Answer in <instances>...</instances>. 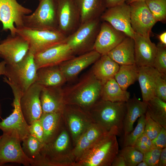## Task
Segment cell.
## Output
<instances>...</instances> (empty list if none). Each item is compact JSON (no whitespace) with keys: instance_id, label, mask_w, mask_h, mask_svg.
Wrapping results in <instances>:
<instances>
[{"instance_id":"23","label":"cell","mask_w":166,"mask_h":166,"mask_svg":"<svg viewBox=\"0 0 166 166\" xmlns=\"http://www.w3.org/2000/svg\"><path fill=\"white\" fill-rule=\"evenodd\" d=\"M160 73L154 67H139L137 81L140 88L143 101L147 102L155 96L156 77Z\"/></svg>"},{"instance_id":"39","label":"cell","mask_w":166,"mask_h":166,"mask_svg":"<svg viewBox=\"0 0 166 166\" xmlns=\"http://www.w3.org/2000/svg\"><path fill=\"white\" fill-rule=\"evenodd\" d=\"M144 115V132L150 139L152 140L157 136L162 126L152 119L147 111Z\"/></svg>"},{"instance_id":"47","label":"cell","mask_w":166,"mask_h":166,"mask_svg":"<svg viewBox=\"0 0 166 166\" xmlns=\"http://www.w3.org/2000/svg\"><path fill=\"white\" fill-rule=\"evenodd\" d=\"M128 0H104L106 8H109L125 2Z\"/></svg>"},{"instance_id":"34","label":"cell","mask_w":166,"mask_h":166,"mask_svg":"<svg viewBox=\"0 0 166 166\" xmlns=\"http://www.w3.org/2000/svg\"><path fill=\"white\" fill-rule=\"evenodd\" d=\"M119 153L124 157L127 166H136L142 161L143 153L133 146L124 147Z\"/></svg>"},{"instance_id":"37","label":"cell","mask_w":166,"mask_h":166,"mask_svg":"<svg viewBox=\"0 0 166 166\" xmlns=\"http://www.w3.org/2000/svg\"><path fill=\"white\" fill-rule=\"evenodd\" d=\"M156 46L153 67L160 73L166 75V45L160 42Z\"/></svg>"},{"instance_id":"14","label":"cell","mask_w":166,"mask_h":166,"mask_svg":"<svg viewBox=\"0 0 166 166\" xmlns=\"http://www.w3.org/2000/svg\"><path fill=\"white\" fill-rule=\"evenodd\" d=\"M21 142L16 136L3 133L0 140V165L8 163L31 165L32 161L24 153Z\"/></svg>"},{"instance_id":"22","label":"cell","mask_w":166,"mask_h":166,"mask_svg":"<svg viewBox=\"0 0 166 166\" xmlns=\"http://www.w3.org/2000/svg\"><path fill=\"white\" fill-rule=\"evenodd\" d=\"M61 87H42L40 99L43 113L62 112L65 104Z\"/></svg>"},{"instance_id":"24","label":"cell","mask_w":166,"mask_h":166,"mask_svg":"<svg viewBox=\"0 0 166 166\" xmlns=\"http://www.w3.org/2000/svg\"><path fill=\"white\" fill-rule=\"evenodd\" d=\"M125 103L126 111L123 128L124 136L133 130L135 121L138 117L145 114L147 109V102L140 101L135 94Z\"/></svg>"},{"instance_id":"46","label":"cell","mask_w":166,"mask_h":166,"mask_svg":"<svg viewBox=\"0 0 166 166\" xmlns=\"http://www.w3.org/2000/svg\"><path fill=\"white\" fill-rule=\"evenodd\" d=\"M112 166H127L123 156L118 152L114 158L112 163Z\"/></svg>"},{"instance_id":"12","label":"cell","mask_w":166,"mask_h":166,"mask_svg":"<svg viewBox=\"0 0 166 166\" xmlns=\"http://www.w3.org/2000/svg\"><path fill=\"white\" fill-rule=\"evenodd\" d=\"M58 30L66 37L80 25L79 12L73 0H55Z\"/></svg>"},{"instance_id":"21","label":"cell","mask_w":166,"mask_h":166,"mask_svg":"<svg viewBox=\"0 0 166 166\" xmlns=\"http://www.w3.org/2000/svg\"><path fill=\"white\" fill-rule=\"evenodd\" d=\"M133 39L135 64L139 67H153L157 50L156 45L151 42L150 37L144 36L135 32Z\"/></svg>"},{"instance_id":"9","label":"cell","mask_w":166,"mask_h":166,"mask_svg":"<svg viewBox=\"0 0 166 166\" xmlns=\"http://www.w3.org/2000/svg\"><path fill=\"white\" fill-rule=\"evenodd\" d=\"M34 11L23 18L24 26L28 28L40 29H58L55 0H39Z\"/></svg>"},{"instance_id":"41","label":"cell","mask_w":166,"mask_h":166,"mask_svg":"<svg viewBox=\"0 0 166 166\" xmlns=\"http://www.w3.org/2000/svg\"><path fill=\"white\" fill-rule=\"evenodd\" d=\"M155 96L166 102V75L160 73L157 76L156 82Z\"/></svg>"},{"instance_id":"6","label":"cell","mask_w":166,"mask_h":166,"mask_svg":"<svg viewBox=\"0 0 166 166\" xmlns=\"http://www.w3.org/2000/svg\"><path fill=\"white\" fill-rule=\"evenodd\" d=\"M16 34L28 42L29 52L34 55L49 48L65 42L66 36L58 29H36L23 26L17 28Z\"/></svg>"},{"instance_id":"42","label":"cell","mask_w":166,"mask_h":166,"mask_svg":"<svg viewBox=\"0 0 166 166\" xmlns=\"http://www.w3.org/2000/svg\"><path fill=\"white\" fill-rule=\"evenodd\" d=\"M162 149L153 148L143 154V160L144 161L148 166H158Z\"/></svg>"},{"instance_id":"18","label":"cell","mask_w":166,"mask_h":166,"mask_svg":"<svg viewBox=\"0 0 166 166\" xmlns=\"http://www.w3.org/2000/svg\"><path fill=\"white\" fill-rule=\"evenodd\" d=\"M101 55L93 50L75 56L58 65L66 81H71L75 79L82 71L94 63Z\"/></svg>"},{"instance_id":"36","label":"cell","mask_w":166,"mask_h":166,"mask_svg":"<svg viewBox=\"0 0 166 166\" xmlns=\"http://www.w3.org/2000/svg\"><path fill=\"white\" fill-rule=\"evenodd\" d=\"M144 115L140 117L134 129L128 134L124 136V147L127 146H133L138 139L144 132L145 127Z\"/></svg>"},{"instance_id":"11","label":"cell","mask_w":166,"mask_h":166,"mask_svg":"<svg viewBox=\"0 0 166 166\" xmlns=\"http://www.w3.org/2000/svg\"><path fill=\"white\" fill-rule=\"evenodd\" d=\"M32 12L31 10L22 6L16 0H0V21L2 24L3 30H9L10 34L15 35L16 28L24 26V16Z\"/></svg>"},{"instance_id":"45","label":"cell","mask_w":166,"mask_h":166,"mask_svg":"<svg viewBox=\"0 0 166 166\" xmlns=\"http://www.w3.org/2000/svg\"><path fill=\"white\" fill-rule=\"evenodd\" d=\"M153 148L162 149L166 147V128L162 127L156 137L152 140Z\"/></svg>"},{"instance_id":"53","label":"cell","mask_w":166,"mask_h":166,"mask_svg":"<svg viewBox=\"0 0 166 166\" xmlns=\"http://www.w3.org/2000/svg\"><path fill=\"white\" fill-rule=\"evenodd\" d=\"M2 113L1 105L0 102V118H1Z\"/></svg>"},{"instance_id":"54","label":"cell","mask_w":166,"mask_h":166,"mask_svg":"<svg viewBox=\"0 0 166 166\" xmlns=\"http://www.w3.org/2000/svg\"><path fill=\"white\" fill-rule=\"evenodd\" d=\"M1 137H2V135L0 136V140L1 138Z\"/></svg>"},{"instance_id":"52","label":"cell","mask_w":166,"mask_h":166,"mask_svg":"<svg viewBox=\"0 0 166 166\" xmlns=\"http://www.w3.org/2000/svg\"><path fill=\"white\" fill-rule=\"evenodd\" d=\"M137 166H148L147 164L144 161L142 160L137 165Z\"/></svg>"},{"instance_id":"8","label":"cell","mask_w":166,"mask_h":166,"mask_svg":"<svg viewBox=\"0 0 166 166\" xmlns=\"http://www.w3.org/2000/svg\"><path fill=\"white\" fill-rule=\"evenodd\" d=\"M8 85L12 89L14 97V109L11 114L0 121V129L3 133L16 136L22 141L30 135L29 125L23 116L20 106V100L22 94L14 85Z\"/></svg>"},{"instance_id":"1","label":"cell","mask_w":166,"mask_h":166,"mask_svg":"<svg viewBox=\"0 0 166 166\" xmlns=\"http://www.w3.org/2000/svg\"><path fill=\"white\" fill-rule=\"evenodd\" d=\"M102 86L91 70L75 84L62 88L64 103L87 110L100 99Z\"/></svg>"},{"instance_id":"51","label":"cell","mask_w":166,"mask_h":166,"mask_svg":"<svg viewBox=\"0 0 166 166\" xmlns=\"http://www.w3.org/2000/svg\"><path fill=\"white\" fill-rule=\"evenodd\" d=\"M146 0H128L126 2V3L128 5H129L130 4L135 2L138 1H144Z\"/></svg>"},{"instance_id":"40","label":"cell","mask_w":166,"mask_h":166,"mask_svg":"<svg viewBox=\"0 0 166 166\" xmlns=\"http://www.w3.org/2000/svg\"><path fill=\"white\" fill-rule=\"evenodd\" d=\"M92 145L87 139L85 132L78 140L73 149V154L76 161Z\"/></svg>"},{"instance_id":"19","label":"cell","mask_w":166,"mask_h":166,"mask_svg":"<svg viewBox=\"0 0 166 166\" xmlns=\"http://www.w3.org/2000/svg\"><path fill=\"white\" fill-rule=\"evenodd\" d=\"M75 56L68 45L63 43L34 55L38 69L44 67L58 65Z\"/></svg>"},{"instance_id":"4","label":"cell","mask_w":166,"mask_h":166,"mask_svg":"<svg viewBox=\"0 0 166 166\" xmlns=\"http://www.w3.org/2000/svg\"><path fill=\"white\" fill-rule=\"evenodd\" d=\"M119 152L116 136L108 132L93 144L76 161L74 166H110Z\"/></svg>"},{"instance_id":"31","label":"cell","mask_w":166,"mask_h":166,"mask_svg":"<svg viewBox=\"0 0 166 166\" xmlns=\"http://www.w3.org/2000/svg\"><path fill=\"white\" fill-rule=\"evenodd\" d=\"M138 69L136 64L121 65L114 78L122 89L126 90L137 81Z\"/></svg>"},{"instance_id":"10","label":"cell","mask_w":166,"mask_h":166,"mask_svg":"<svg viewBox=\"0 0 166 166\" xmlns=\"http://www.w3.org/2000/svg\"><path fill=\"white\" fill-rule=\"evenodd\" d=\"M62 113L63 121L69 130L74 146L94 122L87 110L76 105H65Z\"/></svg>"},{"instance_id":"55","label":"cell","mask_w":166,"mask_h":166,"mask_svg":"<svg viewBox=\"0 0 166 166\" xmlns=\"http://www.w3.org/2000/svg\"></svg>"},{"instance_id":"7","label":"cell","mask_w":166,"mask_h":166,"mask_svg":"<svg viewBox=\"0 0 166 166\" xmlns=\"http://www.w3.org/2000/svg\"><path fill=\"white\" fill-rule=\"evenodd\" d=\"M100 18L80 24L73 33L66 37L65 43L75 55L93 50L94 45L101 25Z\"/></svg>"},{"instance_id":"20","label":"cell","mask_w":166,"mask_h":166,"mask_svg":"<svg viewBox=\"0 0 166 166\" xmlns=\"http://www.w3.org/2000/svg\"><path fill=\"white\" fill-rule=\"evenodd\" d=\"M121 33L107 22H104L100 25L93 50L101 55L107 54L124 38Z\"/></svg>"},{"instance_id":"48","label":"cell","mask_w":166,"mask_h":166,"mask_svg":"<svg viewBox=\"0 0 166 166\" xmlns=\"http://www.w3.org/2000/svg\"><path fill=\"white\" fill-rule=\"evenodd\" d=\"M166 166V147L162 149L159 159L158 166Z\"/></svg>"},{"instance_id":"17","label":"cell","mask_w":166,"mask_h":166,"mask_svg":"<svg viewBox=\"0 0 166 166\" xmlns=\"http://www.w3.org/2000/svg\"><path fill=\"white\" fill-rule=\"evenodd\" d=\"M42 87L36 83L24 93L20 100L23 116L29 125L40 119L43 113L40 99Z\"/></svg>"},{"instance_id":"2","label":"cell","mask_w":166,"mask_h":166,"mask_svg":"<svg viewBox=\"0 0 166 166\" xmlns=\"http://www.w3.org/2000/svg\"><path fill=\"white\" fill-rule=\"evenodd\" d=\"M126 102H112L101 99L88 110L94 123L108 132L117 136L123 133V122L126 108Z\"/></svg>"},{"instance_id":"38","label":"cell","mask_w":166,"mask_h":166,"mask_svg":"<svg viewBox=\"0 0 166 166\" xmlns=\"http://www.w3.org/2000/svg\"><path fill=\"white\" fill-rule=\"evenodd\" d=\"M108 132L102 126L94 122L87 128L85 133L87 139L92 145Z\"/></svg>"},{"instance_id":"26","label":"cell","mask_w":166,"mask_h":166,"mask_svg":"<svg viewBox=\"0 0 166 166\" xmlns=\"http://www.w3.org/2000/svg\"><path fill=\"white\" fill-rule=\"evenodd\" d=\"M79 12L80 24L99 18L106 8L104 0H73Z\"/></svg>"},{"instance_id":"44","label":"cell","mask_w":166,"mask_h":166,"mask_svg":"<svg viewBox=\"0 0 166 166\" xmlns=\"http://www.w3.org/2000/svg\"><path fill=\"white\" fill-rule=\"evenodd\" d=\"M29 127L30 134L44 144V131L39 120L33 121L29 125Z\"/></svg>"},{"instance_id":"13","label":"cell","mask_w":166,"mask_h":166,"mask_svg":"<svg viewBox=\"0 0 166 166\" xmlns=\"http://www.w3.org/2000/svg\"><path fill=\"white\" fill-rule=\"evenodd\" d=\"M29 51L28 42L19 34H9L0 41V57L6 65H12L19 62Z\"/></svg>"},{"instance_id":"43","label":"cell","mask_w":166,"mask_h":166,"mask_svg":"<svg viewBox=\"0 0 166 166\" xmlns=\"http://www.w3.org/2000/svg\"><path fill=\"white\" fill-rule=\"evenodd\" d=\"M133 146L143 154L153 148L152 140L144 132L137 140Z\"/></svg>"},{"instance_id":"33","label":"cell","mask_w":166,"mask_h":166,"mask_svg":"<svg viewBox=\"0 0 166 166\" xmlns=\"http://www.w3.org/2000/svg\"><path fill=\"white\" fill-rule=\"evenodd\" d=\"M147 105V111L151 118L166 128V102L155 96Z\"/></svg>"},{"instance_id":"15","label":"cell","mask_w":166,"mask_h":166,"mask_svg":"<svg viewBox=\"0 0 166 166\" xmlns=\"http://www.w3.org/2000/svg\"><path fill=\"white\" fill-rule=\"evenodd\" d=\"M100 18L116 30L134 39V32L131 23L130 7L126 2L108 8Z\"/></svg>"},{"instance_id":"5","label":"cell","mask_w":166,"mask_h":166,"mask_svg":"<svg viewBox=\"0 0 166 166\" xmlns=\"http://www.w3.org/2000/svg\"><path fill=\"white\" fill-rule=\"evenodd\" d=\"M37 70L34 55L29 52L19 62L6 65L3 81L15 86L23 94L35 83Z\"/></svg>"},{"instance_id":"3","label":"cell","mask_w":166,"mask_h":166,"mask_svg":"<svg viewBox=\"0 0 166 166\" xmlns=\"http://www.w3.org/2000/svg\"><path fill=\"white\" fill-rule=\"evenodd\" d=\"M73 148L69 134L62 126L54 139L44 144L38 166H74Z\"/></svg>"},{"instance_id":"32","label":"cell","mask_w":166,"mask_h":166,"mask_svg":"<svg viewBox=\"0 0 166 166\" xmlns=\"http://www.w3.org/2000/svg\"><path fill=\"white\" fill-rule=\"evenodd\" d=\"M22 141V149L26 156L31 161V165L38 166L41 158V150L44 144L30 134Z\"/></svg>"},{"instance_id":"35","label":"cell","mask_w":166,"mask_h":166,"mask_svg":"<svg viewBox=\"0 0 166 166\" xmlns=\"http://www.w3.org/2000/svg\"><path fill=\"white\" fill-rule=\"evenodd\" d=\"M145 2L156 22L165 21L166 0H146Z\"/></svg>"},{"instance_id":"49","label":"cell","mask_w":166,"mask_h":166,"mask_svg":"<svg viewBox=\"0 0 166 166\" xmlns=\"http://www.w3.org/2000/svg\"><path fill=\"white\" fill-rule=\"evenodd\" d=\"M6 65V63L3 60L0 62V76L4 75Z\"/></svg>"},{"instance_id":"27","label":"cell","mask_w":166,"mask_h":166,"mask_svg":"<svg viewBox=\"0 0 166 166\" xmlns=\"http://www.w3.org/2000/svg\"><path fill=\"white\" fill-rule=\"evenodd\" d=\"M66 81L59 65L44 67L38 69L35 83L42 87L62 86Z\"/></svg>"},{"instance_id":"50","label":"cell","mask_w":166,"mask_h":166,"mask_svg":"<svg viewBox=\"0 0 166 166\" xmlns=\"http://www.w3.org/2000/svg\"><path fill=\"white\" fill-rule=\"evenodd\" d=\"M160 42L166 45V32H164L161 34L159 37Z\"/></svg>"},{"instance_id":"30","label":"cell","mask_w":166,"mask_h":166,"mask_svg":"<svg viewBox=\"0 0 166 166\" xmlns=\"http://www.w3.org/2000/svg\"><path fill=\"white\" fill-rule=\"evenodd\" d=\"M130 93L122 89L113 78L102 85L100 99L112 102H126L130 98Z\"/></svg>"},{"instance_id":"25","label":"cell","mask_w":166,"mask_h":166,"mask_svg":"<svg viewBox=\"0 0 166 166\" xmlns=\"http://www.w3.org/2000/svg\"><path fill=\"white\" fill-rule=\"evenodd\" d=\"M107 54L119 65L135 64L134 39L128 36L125 37Z\"/></svg>"},{"instance_id":"29","label":"cell","mask_w":166,"mask_h":166,"mask_svg":"<svg viewBox=\"0 0 166 166\" xmlns=\"http://www.w3.org/2000/svg\"><path fill=\"white\" fill-rule=\"evenodd\" d=\"M120 67L119 64L107 54L101 55L93 63L91 69L95 77L103 85L109 79L114 78Z\"/></svg>"},{"instance_id":"16","label":"cell","mask_w":166,"mask_h":166,"mask_svg":"<svg viewBox=\"0 0 166 166\" xmlns=\"http://www.w3.org/2000/svg\"><path fill=\"white\" fill-rule=\"evenodd\" d=\"M129 5L131 25L134 31L144 36L150 37L152 29L157 22L145 2H135Z\"/></svg>"},{"instance_id":"28","label":"cell","mask_w":166,"mask_h":166,"mask_svg":"<svg viewBox=\"0 0 166 166\" xmlns=\"http://www.w3.org/2000/svg\"><path fill=\"white\" fill-rule=\"evenodd\" d=\"M62 113H43L39 119L44 131V144L52 141L61 130L63 121Z\"/></svg>"}]
</instances>
